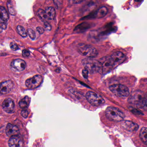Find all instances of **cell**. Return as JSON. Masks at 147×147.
<instances>
[{
    "instance_id": "1",
    "label": "cell",
    "mask_w": 147,
    "mask_h": 147,
    "mask_svg": "<svg viewBox=\"0 0 147 147\" xmlns=\"http://www.w3.org/2000/svg\"><path fill=\"white\" fill-rule=\"evenodd\" d=\"M82 64L85 68L90 73L98 72L102 73V68L101 63L99 60L92 59V58H87L83 59Z\"/></svg>"
},
{
    "instance_id": "2",
    "label": "cell",
    "mask_w": 147,
    "mask_h": 147,
    "mask_svg": "<svg viewBox=\"0 0 147 147\" xmlns=\"http://www.w3.org/2000/svg\"><path fill=\"white\" fill-rule=\"evenodd\" d=\"M106 117L115 122H120L123 121L125 118L124 114L117 108L114 107H109L105 111Z\"/></svg>"
},
{
    "instance_id": "3",
    "label": "cell",
    "mask_w": 147,
    "mask_h": 147,
    "mask_svg": "<svg viewBox=\"0 0 147 147\" xmlns=\"http://www.w3.org/2000/svg\"><path fill=\"white\" fill-rule=\"evenodd\" d=\"M78 51L81 55L89 58L96 57L98 54L96 48L92 46L84 44H80L78 45Z\"/></svg>"
},
{
    "instance_id": "4",
    "label": "cell",
    "mask_w": 147,
    "mask_h": 147,
    "mask_svg": "<svg viewBox=\"0 0 147 147\" xmlns=\"http://www.w3.org/2000/svg\"><path fill=\"white\" fill-rule=\"evenodd\" d=\"M109 89L112 93L118 97H126L129 94L128 88L126 86L121 84L112 85L109 86Z\"/></svg>"
},
{
    "instance_id": "5",
    "label": "cell",
    "mask_w": 147,
    "mask_h": 147,
    "mask_svg": "<svg viewBox=\"0 0 147 147\" xmlns=\"http://www.w3.org/2000/svg\"><path fill=\"white\" fill-rule=\"evenodd\" d=\"M86 98L87 101L93 106H99L105 102L102 96L93 92H87L86 94Z\"/></svg>"
},
{
    "instance_id": "6",
    "label": "cell",
    "mask_w": 147,
    "mask_h": 147,
    "mask_svg": "<svg viewBox=\"0 0 147 147\" xmlns=\"http://www.w3.org/2000/svg\"><path fill=\"white\" fill-rule=\"evenodd\" d=\"M101 63L102 68V73L106 74L113 69L114 64L110 57H105L102 58L99 60Z\"/></svg>"
},
{
    "instance_id": "7",
    "label": "cell",
    "mask_w": 147,
    "mask_h": 147,
    "mask_svg": "<svg viewBox=\"0 0 147 147\" xmlns=\"http://www.w3.org/2000/svg\"><path fill=\"white\" fill-rule=\"evenodd\" d=\"M42 81L43 78L42 76L38 74L27 80L25 84L27 87L29 89H35L40 85Z\"/></svg>"
},
{
    "instance_id": "8",
    "label": "cell",
    "mask_w": 147,
    "mask_h": 147,
    "mask_svg": "<svg viewBox=\"0 0 147 147\" xmlns=\"http://www.w3.org/2000/svg\"><path fill=\"white\" fill-rule=\"evenodd\" d=\"M108 13V9L106 7L103 6L99 8L98 9L96 10L93 13H92L89 15L86 16L83 19H100V18H103L105 16H106Z\"/></svg>"
},
{
    "instance_id": "9",
    "label": "cell",
    "mask_w": 147,
    "mask_h": 147,
    "mask_svg": "<svg viewBox=\"0 0 147 147\" xmlns=\"http://www.w3.org/2000/svg\"><path fill=\"white\" fill-rule=\"evenodd\" d=\"M144 94L140 91H136L131 94L129 98V102L130 103L136 105L140 108L141 103Z\"/></svg>"
},
{
    "instance_id": "10",
    "label": "cell",
    "mask_w": 147,
    "mask_h": 147,
    "mask_svg": "<svg viewBox=\"0 0 147 147\" xmlns=\"http://www.w3.org/2000/svg\"><path fill=\"white\" fill-rule=\"evenodd\" d=\"M110 57L114 64L115 68L121 64L126 59L125 55L121 52L118 51L114 53Z\"/></svg>"
},
{
    "instance_id": "11",
    "label": "cell",
    "mask_w": 147,
    "mask_h": 147,
    "mask_svg": "<svg viewBox=\"0 0 147 147\" xmlns=\"http://www.w3.org/2000/svg\"><path fill=\"white\" fill-rule=\"evenodd\" d=\"M8 20L9 15L6 9L0 6V26L2 29H6Z\"/></svg>"
},
{
    "instance_id": "12",
    "label": "cell",
    "mask_w": 147,
    "mask_h": 147,
    "mask_svg": "<svg viewBox=\"0 0 147 147\" xmlns=\"http://www.w3.org/2000/svg\"><path fill=\"white\" fill-rule=\"evenodd\" d=\"M13 84L11 80H9L0 83V93L6 94L9 93L13 89Z\"/></svg>"
},
{
    "instance_id": "13",
    "label": "cell",
    "mask_w": 147,
    "mask_h": 147,
    "mask_svg": "<svg viewBox=\"0 0 147 147\" xmlns=\"http://www.w3.org/2000/svg\"><path fill=\"white\" fill-rule=\"evenodd\" d=\"M10 66L18 71H23L26 67V64L22 59H17L12 61Z\"/></svg>"
},
{
    "instance_id": "14",
    "label": "cell",
    "mask_w": 147,
    "mask_h": 147,
    "mask_svg": "<svg viewBox=\"0 0 147 147\" xmlns=\"http://www.w3.org/2000/svg\"><path fill=\"white\" fill-rule=\"evenodd\" d=\"M2 108L3 111L7 113H13L15 108V104L13 99L11 98L5 99L2 103Z\"/></svg>"
},
{
    "instance_id": "15",
    "label": "cell",
    "mask_w": 147,
    "mask_h": 147,
    "mask_svg": "<svg viewBox=\"0 0 147 147\" xmlns=\"http://www.w3.org/2000/svg\"><path fill=\"white\" fill-rule=\"evenodd\" d=\"M8 144L9 147H23V141L21 137L14 136L9 138Z\"/></svg>"
},
{
    "instance_id": "16",
    "label": "cell",
    "mask_w": 147,
    "mask_h": 147,
    "mask_svg": "<svg viewBox=\"0 0 147 147\" xmlns=\"http://www.w3.org/2000/svg\"><path fill=\"white\" fill-rule=\"evenodd\" d=\"M20 133L19 128L15 125L8 123L6 128V134L9 137L18 135Z\"/></svg>"
},
{
    "instance_id": "17",
    "label": "cell",
    "mask_w": 147,
    "mask_h": 147,
    "mask_svg": "<svg viewBox=\"0 0 147 147\" xmlns=\"http://www.w3.org/2000/svg\"><path fill=\"white\" fill-rule=\"evenodd\" d=\"M122 126L124 129L130 132L136 131L138 130L139 127L138 124L131 121H125L123 122Z\"/></svg>"
},
{
    "instance_id": "18",
    "label": "cell",
    "mask_w": 147,
    "mask_h": 147,
    "mask_svg": "<svg viewBox=\"0 0 147 147\" xmlns=\"http://www.w3.org/2000/svg\"><path fill=\"white\" fill-rule=\"evenodd\" d=\"M91 26V25L90 23L87 22H83L77 26L74 29V31L77 33L82 32L90 28Z\"/></svg>"
},
{
    "instance_id": "19",
    "label": "cell",
    "mask_w": 147,
    "mask_h": 147,
    "mask_svg": "<svg viewBox=\"0 0 147 147\" xmlns=\"http://www.w3.org/2000/svg\"><path fill=\"white\" fill-rule=\"evenodd\" d=\"M49 20H53L56 16V10L53 7H47L45 10Z\"/></svg>"
},
{
    "instance_id": "20",
    "label": "cell",
    "mask_w": 147,
    "mask_h": 147,
    "mask_svg": "<svg viewBox=\"0 0 147 147\" xmlns=\"http://www.w3.org/2000/svg\"><path fill=\"white\" fill-rule=\"evenodd\" d=\"M29 98L28 96H26L20 101L19 103V106L22 109H26L29 105Z\"/></svg>"
},
{
    "instance_id": "21",
    "label": "cell",
    "mask_w": 147,
    "mask_h": 147,
    "mask_svg": "<svg viewBox=\"0 0 147 147\" xmlns=\"http://www.w3.org/2000/svg\"><path fill=\"white\" fill-rule=\"evenodd\" d=\"M140 137L142 142L147 146V128L142 127L140 132Z\"/></svg>"
},
{
    "instance_id": "22",
    "label": "cell",
    "mask_w": 147,
    "mask_h": 147,
    "mask_svg": "<svg viewBox=\"0 0 147 147\" xmlns=\"http://www.w3.org/2000/svg\"><path fill=\"white\" fill-rule=\"evenodd\" d=\"M37 14L39 17L40 19L44 22H47V21L49 20L45 11L42 9H39L37 12Z\"/></svg>"
},
{
    "instance_id": "23",
    "label": "cell",
    "mask_w": 147,
    "mask_h": 147,
    "mask_svg": "<svg viewBox=\"0 0 147 147\" xmlns=\"http://www.w3.org/2000/svg\"><path fill=\"white\" fill-rule=\"evenodd\" d=\"M16 31H17V33L23 38H25L27 36V33L26 31L22 26H17V28H16Z\"/></svg>"
},
{
    "instance_id": "24",
    "label": "cell",
    "mask_w": 147,
    "mask_h": 147,
    "mask_svg": "<svg viewBox=\"0 0 147 147\" xmlns=\"http://www.w3.org/2000/svg\"><path fill=\"white\" fill-rule=\"evenodd\" d=\"M140 108L147 111V92L143 95Z\"/></svg>"
},
{
    "instance_id": "25",
    "label": "cell",
    "mask_w": 147,
    "mask_h": 147,
    "mask_svg": "<svg viewBox=\"0 0 147 147\" xmlns=\"http://www.w3.org/2000/svg\"><path fill=\"white\" fill-rule=\"evenodd\" d=\"M7 6L9 12L10 13V14L12 15H14L16 14L15 10L13 6L11 1H8L7 3Z\"/></svg>"
},
{
    "instance_id": "26",
    "label": "cell",
    "mask_w": 147,
    "mask_h": 147,
    "mask_svg": "<svg viewBox=\"0 0 147 147\" xmlns=\"http://www.w3.org/2000/svg\"><path fill=\"white\" fill-rule=\"evenodd\" d=\"M28 34L32 39L34 40L36 38V34L34 30L31 28H28L27 30Z\"/></svg>"
},
{
    "instance_id": "27",
    "label": "cell",
    "mask_w": 147,
    "mask_h": 147,
    "mask_svg": "<svg viewBox=\"0 0 147 147\" xmlns=\"http://www.w3.org/2000/svg\"><path fill=\"white\" fill-rule=\"evenodd\" d=\"M53 1L56 8L58 9L62 6L63 3V0H53Z\"/></svg>"
},
{
    "instance_id": "28",
    "label": "cell",
    "mask_w": 147,
    "mask_h": 147,
    "mask_svg": "<svg viewBox=\"0 0 147 147\" xmlns=\"http://www.w3.org/2000/svg\"><path fill=\"white\" fill-rule=\"evenodd\" d=\"M10 48L13 51H16L19 49V47L15 42H11L10 44Z\"/></svg>"
},
{
    "instance_id": "29",
    "label": "cell",
    "mask_w": 147,
    "mask_h": 147,
    "mask_svg": "<svg viewBox=\"0 0 147 147\" xmlns=\"http://www.w3.org/2000/svg\"><path fill=\"white\" fill-rule=\"evenodd\" d=\"M28 114H29V112L27 110H23L21 112V115L24 118H27L28 116Z\"/></svg>"
},
{
    "instance_id": "30",
    "label": "cell",
    "mask_w": 147,
    "mask_h": 147,
    "mask_svg": "<svg viewBox=\"0 0 147 147\" xmlns=\"http://www.w3.org/2000/svg\"><path fill=\"white\" fill-rule=\"evenodd\" d=\"M44 26H45V28L47 31H49L51 30V26L50 25V23H48L47 22H45Z\"/></svg>"
},
{
    "instance_id": "31",
    "label": "cell",
    "mask_w": 147,
    "mask_h": 147,
    "mask_svg": "<svg viewBox=\"0 0 147 147\" xmlns=\"http://www.w3.org/2000/svg\"><path fill=\"white\" fill-rule=\"evenodd\" d=\"M30 52L27 50H24L22 51V55L24 57H28L30 56Z\"/></svg>"
},
{
    "instance_id": "32",
    "label": "cell",
    "mask_w": 147,
    "mask_h": 147,
    "mask_svg": "<svg viewBox=\"0 0 147 147\" xmlns=\"http://www.w3.org/2000/svg\"><path fill=\"white\" fill-rule=\"evenodd\" d=\"M37 29V32L40 34H42L44 33L45 32V29L42 27H38L36 28Z\"/></svg>"
},
{
    "instance_id": "33",
    "label": "cell",
    "mask_w": 147,
    "mask_h": 147,
    "mask_svg": "<svg viewBox=\"0 0 147 147\" xmlns=\"http://www.w3.org/2000/svg\"><path fill=\"white\" fill-rule=\"evenodd\" d=\"M88 72H89V71L86 69L83 70V71H82V74H83L84 78H87L88 76Z\"/></svg>"
},
{
    "instance_id": "34",
    "label": "cell",
    "mask_w": 147,
    "mask_h": 147,
    "mask_svg": "<svg viewBox=\"0 0 147 147\" xmlns=\"http://www.w3.org/2000/svg\"><path fill=\"white\" fill-rule=\"evenodd\" d=\"M84 1L85 0H73V2L75 4H78V3H81Z\"/></svg>"
},
{
    "instance_id": "35",
    "label": "cell",
    "mask_w": 147,
    "mask_h": 147,
    "mask_svg": "<svg viewBox=\"0 0 147 147\" xmlns=\"http://www.w3.org/2000/svg\"><path fill=\"white\" fill-rule=\"evenodd\" d=\"M135 1L137 2H141L143 1V0H135Z\"/></svg>"
},
{
    "instance_id": "36",
    "label": "cell",
    "mask_w": 147,
    "mask_h": 147,
    "mask_svg": "<svg viewBox=\"0 0 147 147\" xmlns=\"http://www.w3.org/2000/svg\"><path fill=\"white\" fill-rule=\"evenodd\" d=\"M3 31V29L1 27V26H0V33L1 32H2Z\"/></svg>"
}]
</instances>
